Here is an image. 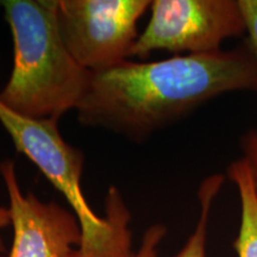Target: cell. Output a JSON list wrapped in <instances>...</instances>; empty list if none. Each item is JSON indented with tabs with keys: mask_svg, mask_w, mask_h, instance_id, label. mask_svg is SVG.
<instances>
[{
	"mask_svg": "<svg viewBox=\"0 0 257 257\" xmlns=\"http://www.w3.org/2000/svg\"><path fill=\"white\" fill-rule=\"evenodd\" d=\"M2 250H3V242H2V239H0V251H2ZM0 257H4V256L0 255Z\"/></svg>",
	"mask_w": 257,
	"mask_h": 257,
	"instance_id": "obj_13",
	"label": "cell"
},
{
	"mask_svg": "<svg viewBox=\"0 0 257 257\" xmlns=\"http://www.w3.org/2000/svg\"><path fill=\"white\" fill-rule=\"evenodd\" d=\"M225 179L226 178L223 174H214L208 176L201 182L198 191L200 216L197 226L189 236L184 248L173 257H206L207 230L212 204L223 187Z\"/></svg>",
	"mask_w": 257,
	"mask_h": 257,
	"instance_id": "obj_8",
	"label": "cell"
},
{
	"mask_svg": "<svg viewBox=\"0 0 257 257\" xmlns=\"http://www.w3.org/2000/svg\"><path fill=\"white\" fill-rule=\"evenodd\" d=\"M11 225V216H10L9 207L0 206V229Z\"/></svg>",
	"mask_w": 257,
	"mask_h": 257,
	"instance_id": "obj_12",
	"label": "cell"
},
{
	"mask_svg": "<svg viewBox=\"0 0 257 257\" xmlns=\"http://www.w3.org/2000/svg\"><path fill=\"white\" fill-rule=\"evenodd\" d=\"M152 16L135 42L131 56L147 59L155 50L200 55L245 34L238 0H154Z\"/></svg>",
	"mask_w": 257,
	"mask_h": 257,
	"instance_id": "obj_4",
	"label": "cell"
},
{
	"mask_svg": "<svg viewBox=\"0 0 257 257\" xmlns=\"http://www.w3.org/2000/svg\"><path fill=\"white\" fill-rule=\"evenodd\" d=\"M150 5L149 0H59L61 35L83 68L102 72L131 56L137 23Z\"/></svg>",
	"mask_w": 257,
	"mask_h": 257,
	"instance_id": "obj_5",
	"label": "cell"
},
{
	"mask_svg": "<svg viewBox=\"0 0 257 257\" xmlns=\"http://www.w3.org/2000/svg\"><path fill=\"white\" fill-rule=\"evenodd\" d=\"M14 41V66L0 102L32 119L76 110L92 72L74 59L59 23V0H2Z\"/></svg>",
	"mask_w": 257,
	"mask_h": 257,
	"instance_id": "obj_2",
	"label": "cell"
},
{
	"mask_svg": "<svg viewBox=\"0 0 257 257\" xmlns=\"http://www.w3.org/2000/svg\"><path fill=\"white\" fill-rule=\"evenodd\" d=\"M166 227L161 224L150 226L144 233L142 244L131 257H157V248L166 236Z\"/></svg>",
	"mask_w": 257,
	"mask_h": 257,
	"instance_id": "obj_10",
	"label": "cell"
},
{
	"mask_svg": "<svg viewBox=\"0 0 257 257\" xmlns=\"http://www.w3.org/2000/svg\"><path fill=\"white\" fill-rule=\"evenodd\" d=\"M9 195L14 239L8 257H79L81 229L74 214L56 202L23 193L12 160L0 163Z\"/></svg>",
	"mask_w": 257,
	"mask_h": 257,
	"instance_id": "obj_6",
	"label": "cell"
},
{
	"mask_svg": "<svg viewBox=\"0 0 257 257\" xmlns=\"http://www.w3.org/2000/svg\"><path fill=\"white\" fill-rule=\"evenodd\" d=\"M240 144H242L243 159L248 162L251 170L253 185L257 193V128L250 130L244 135Z\"/></svg>",
	"mask_w": 257,
	"mask_h": 257,
	"instance_id": "obj_11",
	"label": "cell"
},
{
	"mask_svg": "<svg viewBox=\"0 0 257 257\" xmlns=\"http://www.w3.org/2000/svg\"><path fill=\"white\" fill-rule=\"evenodd\" d=\"M0 123L18 153L43 173L73 208L81 229L79 257H131L130 213L117 188L110 187L106 216L92 210L82 192L83 154L61 136L57 120L32 119L0 102Z\"/></svg>",
	"mask_w": 257,
	"mask_h": 257,
	"instance_id": "obj_3",
	"label": "cell"
},
{
	"mask_svg": "<svg viewBox=\"0 0 257 257\" xmlns=\"http://www.w3.org/2000/svg\"><path fill=\"white\" fill-rule=\"evenodd\" d=\"M257 92V62L249 48L154 62L124 61L92 73L76 108L86 126L142 141L221 94Z\"/></svg>",
	"mask_w": 257,
	"mask_h": 257,
	"instance_id": "obj_1",
	"label": "cell"
},
{
	"mask_svg": "<svg viewBox=\"0 0 257 257\" xmlns=\"http://www.w3.org/2000/svg\"><path fill=\"white\" fill-rule=\"evenodd\" d=\"M226 176L236 186L240 200V225L234 249L238 257H257V193L248 162L243 157L233 161Z\"/></svg>",
	"mask_w": 257,
	"mask_h": 257,
	"instance_id": "obj_7",
	"label": "cell"
},
{
	"mask_svg": "<svg viewBox=\"0 0 257 257\" xmlns=\"http://www.w3.org/2000/svg\"><path fill=\"white\" fill-rule=\"evenodd\" d=\"M245 22L248 48L257 62V0H238Z\"/></svg>",
	"mask_w": 257,
	"mask_h": 257,
	"instance_id": "obj_9",
	"label": "cell"
}]
</instances>
